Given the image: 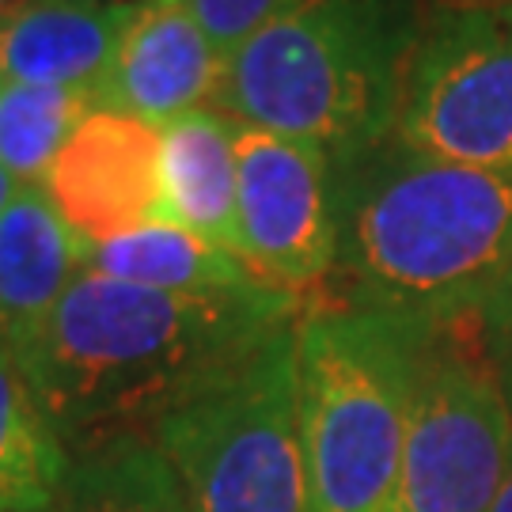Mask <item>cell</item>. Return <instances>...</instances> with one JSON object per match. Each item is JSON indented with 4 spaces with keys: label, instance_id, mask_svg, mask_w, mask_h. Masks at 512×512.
I'll return each instance as SVG.
<instances>
[{
    "label": "cell",
    "instance_id": "cell-24",
    "mask_svg": "<svg viewBox=\"0 0 512 512\" xmlns=\"http://www.w3.org/2000/svg\"><path fill=\"white\" fill-rule=\"evenodd\" d=\"M95 4H145V0H95Z\"/></svg>",
    "mask_w": 512,
    "mask_h": 512
},
{
    "label": "cell",
    "instance_id": "cell-7",
    "mask_svg": "<svg viewBox=\"0 0 512 512\" xmlns=\"http://www.w3.org/2000/svg\"><path fill=\"white\" fill-rule=\"evenodd\" d=\"M391 137L448 164L512 171V4L421 19Z\"/></svg>",
    "mask_w": 512,
    "mask_h": 512
},
{
    "label": "cell",
    "instance_id": "cell-22",
    "mask_svg": "<svg viewBox=\"0 0 512 512\" xmlns=\"http://www.w3.org/2000/svg\"><path fill=\"white\" fill-rule=\"evenodd\" d=\"M35 0H0V27L8 23V19H16L19 12H27Z\"/></svg>",
    "mask_w": 512,
    "mask_h": 512
},
{
    "label": "cell",
    "instance_id": "cell-19",
    "mask_svg": "<svg viewBox=\"0 0 512 512\" xmlns=\"http://www.w3.org/2000/svg\"><path fill=\"white\" fill-rule=\"evenodd\" d=\"M482 315V334L497 365V376L505 384V395L512 403V274L497 285V293L478 308Z\"/></svg>",
    "mask_w": 512,
    "mask_h": 512
},
{
    "label": "cell",
    "instance_id": "cell-13",
    "mask_svg": "<svg viewBox=\"0 0 512 512\" xmlns=\"http://www.w3.org/2000/svg\"><path fill=\"white\" fill-rule=\"evenodd\" d=\"M164 190L171 224L236 255V122L228 114L198 107L164 129Z\"/></svg>",
    "mask_w": 512,
    "mask_h": 512
},
{
    "label": "cell",
    "instance_id": "cell-2",
    "mask_svg": "<svg viewBox=\"0 0 512 512\" xmlns=\"http://www.w3.org/2000/svg\"><path fill=\"white\" fill-rule=\"evenodd\" d=\"M327 308L399 319L478 311L512 274V171L448 164L395 137L334 160Z\"/></svg>",
    "mask_w": 512,
    "mask_h": 512
},
{
    "label": "cell",
    "instance_id": "cell-18",
    "mask_svg": "<svg viewBox=\"0 0 512 512\" xmlns=\"http://www.w3.org/2000/svg\"><path fill=\"white\" fill-rule=\"evenodd\" d=\"M183 4L202 23V31L220 50V57H228L270 19L293 8L296 0H183Z\"/></svg>",
    "mask_w": 512,
    "mask_h": 512
},
{
    "label": "cell",
    "instance_id": "cell-12",
    "mask_svg": "<svg viewBox=\"0 0 512 512\" xmlns=\"http://www.w3.org/2000/svg\"><path fill=\"white\" fill-rule=\"evenodd\" d=\"M84 270V243L42 186H19L0 213V349L23 361L57 300Z\"/></svg>",
    "mask_w": 512,
    "mask_h": 512
},
{
    "label": "cell",
    "instance_id": "cell-11",
    "mask_svg": "<svg viewBox=\"0 0 512 512\" xmlns=\"http://www.w3.org/2000/svg\"><path fill=\"white\" fill-rule=\"evenodd\" d=\"M141 4L35 0L0 27V84L99 95Z\"/></svg>",
    "mask_w": 512,
    "mask_h": 512
},
{
    "label": "cell",
    "instance_id": "cell-9",
    "mask_svg": "<svg viewBox=\"0 0 512 512\" xmlns=\"http://www.w3.org/2000/svg\"><path fill=\"white\" fill-rule=\"evenodd\" d=\"M57 217L80 243L141 232L167 220L164 129L122 110L95 107L80 118L42 175Z\"/></svg>",
    "mask_w": 512,
    "mask_h": 512
},
{
    "label": "cell",
    "instance_id": "cell-3",
    "mask_svg": "<svg viewBox=\"0 0 512 512\" xmlns=\"http://www.w3.org/2000/svg\"><path fill=\"white\" fill-rule=\"evenodd\" d=\"M418 31L410 0H296L224 57L213 107L346 160L391 137Z\"/></svg>",
    "mask_w": 512,
    "mask_h": 512
},
{
    "label": "cell",
    "instance_id": "cell-6",
    "mask_svg": "<svg viewBox=\"0 0 512 512\" xmlns=\"http://www.w3.org/2000/svg\"><path fill=\"white\" fill-rule=\"evenodd\" d=\"M512 452V403L482 334L463 311L425 323L395 512H490Z\"/></svg>",
    "mask_w": 512,
    "mask_h": 512
},
{
    "label": "cell",
    "instance_id": "cell-15",
    "mask_svg": "<svg viewBox=\"0 0 512 512\" xmlns=\"http://www.w3.org/2000/svg\"><path fill=\"white\" fill-rule=\"evenodd\" d=\"M73 467L19 361L0 349V512L54 509Z\"/></svg>",
    "mask_w": 512,
    "mask_h": 512
},
{
    "label": "cell",
    "instance_id": "cell-10",
    "mask_svg": "<svg viewBox=\"0 0 512 512\" xmlns=\"http://www.w3.org/2000/svg\"><path fill=\"white\" fill-rule=\"evenodd\" d=\"M220 73L224 57L183 0H145L118 42L95 107L167 129L217 95Z\"/></svg>",
    "mask_w": 512,
    "mask_h": 512
},
{
    "label": "cell",
    "instance_id": "cell-20",
    "mask_svg": "<svg viewBox=\"0 0 512 512\" xmlns=\"http://www.w3.org/2000/svg\"><path fill=\"white\" fill-rule=\"evenodd\" d=\"M490 512H512V452H509V467H505V478H501V490H497V501Z\"/></svg>",
    "mask_w": 512,
    "mask_h": 512
},
{
    "label": "cell",
    "instance_id": "cell-25",
    "mask_svg": "<svg viewBox=\"0 0 512 512\" xmlns=\"http://www.w3.org/2000/svg\"><path fill=\"white\" fill-rule=\"evenodd\" d=\"M42 512H57V501H54V509H42Z\"/></svg>",
    "mask_w": 512,
    "mask_h": 512
},
{
    "label": "cell",
    "instance_id": "cell-8",
    "mask_svg": "<svg viewBox=\"0 0 512 512\" xmlns=\"http://www.w3.org/2000/svg\"><path fill=\"white\" fill-rule=\"evenodd\" d=\"M236 255L277 293L327 308L338 258L334 156L311 141L236 122Z\"/></svg>",
    "mask_w": 512,
    "mask_h": 512
},
{
    "label": "cell",
    "instance_id": "cell-4",
    "mask_svg": "<svg viewBox=\"0 0 512 512\" xmlns=\"http://www.w3.org/2000/svg\"><path fill=\"white\" fill-rule=\"evenodd\" d=\"M425 323L308 311L296 334L308 512H395Z\"/></svg>",
    "mask_w": 512,
    "mask_h": 512
},
{
    "label": "cell",
    "instance_id": "cell-16",
    "mask_svg": "<svg viewBox=\"0 0 512 512\" xmlns=\"http://www.w3.org/2000/svg\"><path fill=\"white\" fill-rule=\"evenodd\" d=\"M57 512H190L179 478L145 433H122L73 452Z\"/></svg>",
    "mask_w": 512,
    "mask_h": 512
},
{
    "label": "cell",
    "instance_id": "cell-21",
    "mask_svg": "<svg viewBox=\"0 0 512 512\" xmlns=\"http://www.w3.org/2000/svg\"><path fill=\"white\" fill-rule=\"evenodd\" d=\"M19 186H23V183H19V179H12V175L0 167V213H4V209H8V202L19 194Z\"/></svg>",
    "mask_w": 512,
    "mask_h": 512
},
{
    "label": "cell",
    "instance_id": "cell-14",
    "mask_svg": "<svg viewBox=\"0 0 512 512\" xmlns=\"http://www.w3.org/2000/svg\"><path fill=\"white\" fill-rule=\"evenodd\" d=\"M84 270L118 277L129 285L167 289V293L262 289V281L243 266V258L183 224H148L141 232L107 239V243H92V247L84 243Z\"/></svg>",
    "mask_w": 512,
    "mask_h": 512
},
{
    "label": "cell",
    "instance_id": "cell-23",
    "mask_svg": "<svg viewBox=\"0 0 512 512\" xmlns=\"http://www.w3.org/2000/svg\"><path fill=\"white\" fill-rule=\"evenodd\" d=\"M463 8H509L512 0H456Z\"/></svg>",
    "mask_w": 512,
    "mask_h": 512
},
{
    "label": "cell",
    "instance_id": "cell-1",
    "mask_svg": "<svg viewBox=\"0 0 512 512\" xmlns=\"http://www.w3.org/2000/svg\"><path fill=\"white\" fill-rule=\"evenodd\" d=\"M308 308L277 289L167 293L80 270L19 361L69 452L145 433L213 372Z\"/></svg>",
    "mask_w": 512,
    "mask_h": 512
},
{
    "label": "cell",
    "instance_id": "cell-17",
    "mask_svg": "<svg viewBox=\"0 0 512 512\" xmlns=\"http://www.w3.org/2000/svg\"><path fill=\"white\" fill-rule=\"evenodd\" d=\"M92 110L95 99L84 92L0 84V167L23 186H38L57 148Z\"/></svg>",
    "mask_w": 512,
    "mask_h": 512
},
{
    "label": "cell",
    "instance_id": "cell-5",
    "mask_svg": "<svg viewBox=\"0 0 512 512\" xmlns=\"http://www.w3.org/2000/svg\"><path fill=\"white\" fill-rule=\"evenodd\" d=\"M296 334L270 330L148 429L190 512H308Z\"/></svg>",
    "mask_w": 512,
    "mask_h": 512
}]
</instances>
